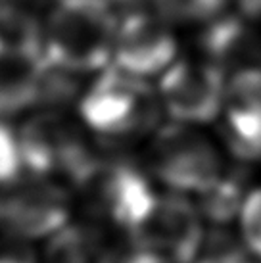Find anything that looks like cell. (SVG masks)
Here are the masks:
<instances>
[{
    "label": "cell",
    "mask_w": 261,
    "mask_h": 263,
    "mask_svg": "<svg viewBox=\"0 0 261 263\" xmlns=\"http://www.w3.org/2000/svg\"><path fill=\"white\" fill-rule=\"evenodd\" d=\"M119 17L108 0H60L44 25V60L87 75L114 60Z\"/></svg>",
    "instance_id": "obj_1"
},
{
    "label": "cell",
    "mask_w": 261,
    "mask_h": 263,
    "mask_svg": "<svg viewBox=\"0 0 261 263\" xmlns=\"http://www.w3.org/2000/svg\"><path fill=\"white\" fill-rule=\"evenodd\" d=\"M79 111L88 129L114 144H123L156 131L163 108L146 79L111 66L102 69L81 96Z\"/></svg>",
    "instance_id": "obj_2"
},
{
    "label": "cell",
    "mask_w": 261,
    "mask_h": 263,
    "mask_svg": "<svg viewBox=\"0 0 261 263\" xmlns=\"http://www.w3.org/2000/svg\"><path fill=\"white\" fill-rule=\"evenodd\" d=\"M227 171L215 142L196 127L171 123L160 127L150 148V173L169 192L200 198Z\"/></svg>",
    "instance_id": "obj_3"
},
{
    "label": "cell",
    "mask_w": 261,
    "mask_h": 263,
    "mask_svg": "<svg viewBox=\"0 0 261 263\" xmlns=\"http://www.w3.org/2000/svg\"><path fill=\"white\" fill-rule=\"evenodd\" d=\"M23 169L29 175L65 179L75 184L95 163L98 154L90 150L79 125L60 110H43L31 116L17 133Z\"/></svg>",
    "instance_id": "obj_4"
},
{
    "label": "cell",
    "mask_w": 261,
    "mask_h": 263,
    "mask_svg": "<svg viewBox=\"0 0 261 263\" xmlns=\"http://www.w3.org/2000/svg\"><path fill=\"white\" fill-rule=\"evenodd\" d=\"M227 83L225 69L203 56L175 60L160 75L158 96L173 123L198 127L221 117Z\"/></svg>",
    "instance_id": "obj_5"
},
{
    "label": "cell",
    "mask_w": 261,
    "mask_h": 263,
    "mask_svg": "<svg viewBox=\"0 0 261 263\" xmlns=\"http://www.w3.org/2000/svg\"><path fill=\"white\" fill-rule=\"evenodd\" d=\"M129 240L133 248L163 263H192L203 244V217L187 196L160 194Z\"/></svg>",
    "instance_id": "obj_6"
},
{
    "label": "cell",
    "mask_w": 261,
    "mask_h": 263,
    "mask_svg": "<svg viewBox=\"0 0 261 263\" xmlns=\"http://www.w3.org/2000/svg\"><path fill=\"white\" fill-rule=\"evenodd\" d=\"M69 200L67 190L54 179L20 177L0 190V231L22 240L52 236L67 225Z\"/></svg>",
    "instance_id": "obj_7"
},
{
    "label": "cell",
    "mask_w": 261,
    "mask_h": 263,
    "mask_svg": "<svg viewBox=\"0 0 261 263\" xmlns=\"http://www.w3.org/2000/svg\"><path fill=\"white\" fill-rule=\"evenodd\" d=\"M177 39L158 14L135 10L119 17L114 46V66L148 79L161 75L177 60Z\"/></svg>",
    "instance_id": "obj_8"
},
{
    "label": "cell",
    "mask_w": 261,
    "mask_h": 263,
    "mask_svg": "<svg viewBox=\"0 0 261 263\" xmlns=\"http://www.w3.org/2000/svg\"><path fill=\"white\" fill-rule=\"evenodd\" d=\"M221 139L240 161L261 160V66L232 71L221 111Z\"/></svg>",
    "instance_id": "obj_9"
},
{
    "label": "cell",
    "mask_w": 261,
    "mask_h": 263,
    "mask_svg": "<svg viewBox=\"0 0 261 263\" xmlns=\"http://www.w3.org/2000/svg\"><path fill=\"white\" fill-rule=\"evenodd\" d=\"M198 43L203 58L215 62L225 71H229V67H234L236 71L255 66L250 62L261 58L259 37L240 14H223L206 23Z\"/></svg>",
    "instance_id": "obj_10"
},
{
    "label": "cell",
    "mask_w": 261,
    "mask_h": 263,
    "mask_svg": "<svg viewBox=\"0 0 261 263\" xmlns=\"http://www.w3.org/2000/svg\"><path fill=\"white\" fill-rule=\"evenodd\" d=\"M0 60H44V25L23 4H0Z\"/></svg>",
    "instance_id": "obj_11"
},
{
    "label": "cell",
    "mask_w": 261,
    "mask_h": 263,
    "mask_svg": "<svg viewBox=\"0 0 261 263\" xmlns=\"http://www.w3.org/2000/svg\"><path fill=\"white\" fill-rule=\"evenodd\" d=\"M106 234L90 225H65L52 234L44 263H119Z\"/></svg>",
    "instance_id": "obj_12"
},
{
    "label": "cell",
    "mask_w": 261,
    "mask_h": 263,
    "mask_svg": "<svg viewBox=\"0 0 261 263\" xmlns=\"http://www.w3.org/2000/svg\"><path fill=\"white\" fill-rule=\"evenodd\" d=\"M248 194L250 190L246 171L242 167L227 169L208 192L196 198V205L202 213L203 221L215 227H225L232 221H238Z\"/></svg>",
    "instance_id": "obj_13"
},
{
    "label": "cell",
    "mask_w": 261,
    "mask_h": 263,
    "mask_svg": "<svg viewBox=\"0 0 261 263\" xmlns=\"http://www.w3.org/2000/svg\"><path fill=\"white\" fill-rule=\"evenodd\" d=\"M156 14L167 23L196 25L210 23L225 14L231 0H150Z\"/></svg>",
    "instance_id": "obj_14"
},
{
    "label": "cell",
    "mask_w": 261,
    "mask_h": 263,
    "mask_svg": "<svg viewBox=\"0 0 261 263\" xmlns=\"http://www.w3.org/2000/svg\"><path fill=\"white\" fill-rule=\"evenodd\" d=\"M238 225L246 250L261 261V189L250 190L240 212Z\"/></svg>",
    "instance_id": "obj_15"
},
{
    "label": "cell",
    "mask_w": 261,
    "mask_h": 263,
    "mask_svg": "<svg viewBox=\"0 0 261 263\" xmlns=\"http://www.w3.org/2000/svg\"><path fill=\"white\" fill-rule=\"evenodd\" d=\"M23 171L17 135L0 117V189L15 183Z\"/></svg>",
    "instance_id": "obj_16"
},
{
    "label": "cell",
    "mask_w": 261,
    "mask_h": 263,
    "mask_svg": "<svg viewBox=\"0 0 261 263\" xmlns=\"http://www.w3.org/2000/svg\"><path fill=\"white\" fill-rule=\"evenodd\" d=\"M192 263H255V257L240 246H231L227 240L217 242L208 248L203 256H198Z\"/></svg>",
    "instance_id": "obj_17"
},
{
    "label": "cell",
    "mask_w": 261,
    "mask_h": 263,
    "mask_svg": "<svg viewBox=\"0 0 261 263\" xmlns=\"http://www.w3.org/2000/svg\"><path fill=\"white\" fill-rule=\"evenodd\" d=\"M0 263H36V259L27 240L2 233L0 236Z\"/></svg>",
    "instance_id": "obj_18"
},
{
    "label": "cell",
    "mask_w": 261,
    "mask_h": 263,
    "mask_svg": "<svg viewBox=\"0 0 261 263\" xmlns=\"http://www.w3.org/2000/svg\"><path fill=\"white\" fill-rule=\"evenodd\" d=\"M236 6L248 22H261V0H236Z\"/></svg>",
    "instance_id": "obj_19"
},
{
    "label": "cell",
    "mask_w": 261,
    "mask_h": 263,
    "mask_svg": "<svg viewBox=\"0 0 261 263\" xmlns=\"http://www.w3.org/2000/svg\"><path fill=\"white\" fill-rule=\"evenodd\" d=\"M17 2H20V4H46V2H56V4H58L60 0H17Z\"/></svg>",
    "instance_id": "obj_20"
}]
</instances>
